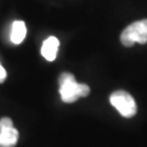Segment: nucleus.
Returning <instances> with one entry per match:
<instances>
[{"label":"nucleus","instance_id":"nucleus-1","mask_svg":"<svg viewBox=\"0 0 147 147\" xmlns=\"http://www.w3.org/2000/svg\"><path fill=\"white\" fill-rule=\"evenodd\" d=\"M89 92L88 85L78 83L73 74L64 72L59 76V93L63 102H74L81 97H86Z\"/></svg>","mask_w":147,"mask_h":147},{"label":"nucleus","instance_id":"nucleus-2","mask_svg":"<svg viewBox=\"0 0 147 147\" xmlns=\"http://www.w3.org/2000/svg\"><path fill=\"white\" fill-rule=\"evenodd\" d=\"M121 42L131 47L134 44H146L147 42V19L136 21L130 24L120 36Z\"/></svg>","mask_w":147,"mask_h":147},{"label":"nucleus","instance_id":"nucleus-3","mask_svg":"<svg viewBox=\"0 0 147 147\" xmlns=\"http://www.w3.org/2000/svg\"><path fill=\"white\" fill-rule=\"evenodd\" d=\"M110 104L119 111L122 117L132 118L136 113V104L135 100L125 90H117L110 95Z\"/></svg>","mask_w":147,"mask_h":147},{"label":"nucleus","instance_id":"nucleus-4","mask_svg":"<svg viewBox=\"0 0 147 147\" xmlns=\"http://www.w3.org/2000/svg\"><path fill=\"white\" fill-rule=\"evenodd\" d=\"M19 140V132L13 126L12 120L2 118L0 120V147H14Z\"/></svg>","mask_w":147,"mask_h":147},{"label":"nucleus","instance_id":"nucleus-5","mask_svg":"<svg viewBox=\"0 0 147 147\" xmlns=\"http://www.w3.org/2000/svg\"><path fill=\"white\" fill-rule=\"evenodd\" d=\"M59 40L57 37L50 36L44 42L42 46V55L47 61H53L57 57L59 48Z\"/></svg>","mask_w":147,"mask_h":147},{"label":"nucleus","instance_id":"nucleus-6","mask_svg":"<svg viewBox=\"0 0 147 147\" xmlns=\"http://www.w3.org/2000/svg\"><path fill=\"white\" fill-rule=\"evenodd\" d=\"M26 36V26L23 21H14L12 23L10 33L11 42L16 45L21 44Z\"/></svg>","mask_w":147,"mask_h":147},{"label":"nucleus","instance_id":"nucleus-7","mask_svg":"<svg viewBox=\"0 0 147 147\" xmlns=\"http://www.w3.org/2000/svg\"><path fill=\"white\" fill-rule=\"evenodd\" d=\"M5 79H7V72H5V70L0 63V83H3Z\"/></svg>","mask_w":147,"mask_h":147}]
</instances>
